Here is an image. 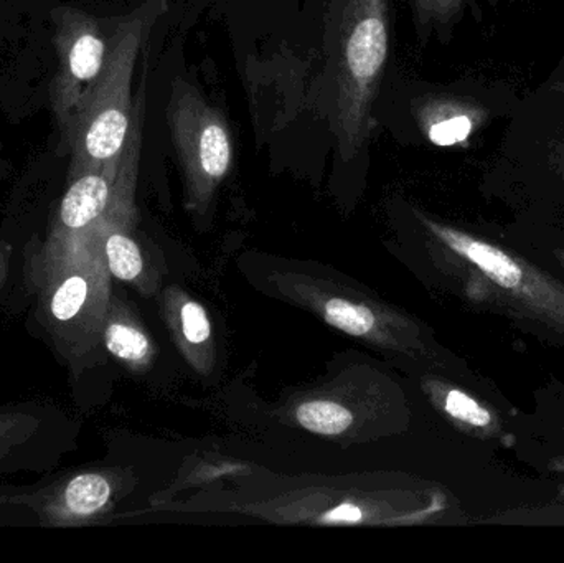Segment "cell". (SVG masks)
Wrapping results in <instances>:
<instances>
[{
	"instance_id": "cell-1",
	"label": "cell",
	"mask_w": 564,
	"mask_h": 563,
	"mask_svg": "<svg viewBox=\"0 0 564 563\" xmlns=\"http://www.w3.org/2000/svg\"><path fill=\"white\" fill-rule=\"evenodd\" d=\"M167 0H148L122 19L108 36V53L98 78L76 105L59 148L72 154V177L118 164L131 131L132 78L139 53Z\"/></svg>"
},
{
	"instance_id": "cell-10",
	"label": "cell",
	"mask_w": 564,
	"mask_h": 563,
	"mask_svg": "<svg viewBox=\"0 0 564 563\" xmlns=\"http://www.w3.org/2000/svg\"><path fill=\"white\" fill-rule=\"evenodd\" d=\"M297 422L317 435H340L354 422V416L340 403L308 402L299 407Z\"/></svg>"
},
{
	"instance_id": "cell-4",
	"label": "cell",
	"mask_w": 564,
	"mask_h": 563,
	"mask_svg": "<svg viewBox=\"0 0 564 563\" xmlns=\"http://www.w3.org/2000/svg\"><path fill=\"white\" fill-rule=\"evenodd\" d=\"M167 124L188 185L204 197L224 181L234 162L227 119L194 85L175 78L167 105Z\"/></svg>"
},
{
	"instance_id": "cell-16",
	"label": "cell",
	"mask_w": 564,
	"mask_h": 563,
	"mask_svg": "<svg viewBox=\"0 0 564 563\" xmlns=\"http://www.w3.org/2000/svg\"><path fill=\"white\" fill-rule=\"evenodd\" d=\"M182 329L187 340L194 344L205 343L210 337V323L200 304L191 301L182 307Z\"/></svg>"
},
{
	"instance_id": "cell-8",
	"label": "cell",
	"mask_w": 564,
	"mask_h": 563,
	"mask_svg": "<svg viewBox=\"0 0 564 563\" xmlns=\"http://www.w3.org/2000/svg\"><path fill=\"white\" fill-rule=\"evenodd\" d=\"M91 297V281L86 271L72 264V258L62 261L58 274L50 286V314L58 326H73L85 313L86 304Z\"/></svg>"
},
{
	"instance_id": "cell-3",
	"label": "cell",
	"mask_w": 564,
	"mask_h": 563,
	"mask_svg": "<svg viewBox=\"0 0 564 563\" xmlns=\"http://www.w3.org/2000/svg\"><path fill=\"white\" fill-rule=\"evenodd\" d=\"M474 273L479 300L494 311L564 340V283L519 255L446 225L426 221Z\"/></svg>"
},
{
	"instance_id": "cell-6",
	"label": "cell",
	"mask_w": 564,
	"mask_h": 563,
	"mask_svg": "<svg viewBox=\"0 0 564 563\" xmlns=\"http://www.w3.org/2000/svg\"><path fill=\"white\" fill-rule=\"evenodd\" d=\"M118 171L119 162L76 175L59 205V228L63 235L83 234L105 215L111 202Z\"/></svg>"
},
{
	"instance_id": "cell-11",
	"label": "cell",
	"mask_w": 564,
	"mask_h": 563,
	"mask_svg": "<svg viewBox=\"0 0 564 563\" xmlns=\"http://www.w3.org/2000/svg\"><path fill=\"white\" fill-rule=\"evenodd\" d=\"M106 260H108L109 271L118 280L132 281L141 274L142 257L138 245L126 237V235H108L105 243Z\"/></svg>"
},
{
	"instance_id": "cell-15",
	"label": "cell",
	"mask_w": 564,
	"mask_h": 563,
	"mask_svg": "<svg viewBox=\"0 0 564 563\" xmlns=\"http://www.w3.org/2000/svg\"><path fill=\"white\" fill-rule=\"evenodd\" d=\"M470 0H411L420 30L434 29L453 22Z\"/></svg>"
},
{
	"instance_id": "cell-5",
	"label": "cell",
	"mask_w": 564,
	"mask_h": 563,
	"mask_svg": "<svg viewBox=\"0 0 564 563\" xmlns=\"http://www.w3.org/2000/svg\"><path fill=\"white\" fill-rule=\"evenodd\" d=\"M58 69L50 86V102L59 138L68 131L73 112L86 89L98 78L108 53L101 23L85 10L58 7L52 13Z\"/></svg>"
},
{
	"instance_id": "cell-2",
	"label": "cell",
	"mask_w": 564,
	"mask_h": 563,
	"mask_svg": "<svg viewBox=\"0 0 564 563\" xmlns=\"http://www.w3.org/2000/svg\"><path fill=\"white\" fill-rule=\"evenodd\" d=\"M328 68L335 88L334 128L345 159L367 144L373 106L390 53V0H330Z\"/></svg>"
},
{
	"instance_id": "cell-20",
	"label": "cell",
	"mask_w": 564,
	"mask_h": 563,
	"mask_svg": "<svg viewBox=\"0 0 564 563\" xmlns=\"http://www.w3.org/2000/svg\"><path fill=\"white\" fill-rule=\"evenodd\" d=\"M563 263H564V257H563Z\"/></svg>"
},
{
	"instance_id": "cell-7",
	"label": "cell",
	"mask_w": 564,
	"mask_h": 563,
	"mask_svg": "<svg viewBox=\"0 0 564 563\" xmlns=\"http://www.w3.org/2000/svg\"><path fill=\"white\" fill-rule=\"evenodd\" d=\"M417 124L440 148L464 144L489 119L486 108L459 98H427L417 106Z\"/></svg>"
},
{
	"instance_id": "cell-14",
	"label": "cell",
	"mask_w": 564,
	"mask_h": 563,
	"mask_svg": "<svg viewBox=\"0 0 564 563\" xmlns=\"http://www.w3.org/2000/svg\"><path fill=\"white\" fill-rule=\"evenodd\" d=\"M444 410L449 413L453 419L466 423L470 429L489 430L496 426V419L492 413L480 405L476 399L460 392V390H449L444 397Z\"/></svg>"
},
{
	"instance_id": "cell-18",
	"label": "cell",
	"mask_w": 564,
	"mask_h": 563,
	"mask_svg": "<svg viewBox=\"0 0 564 563\" xmlns=\"http://www.w3.org/2000/svg\"><path fill=\"white\" fill-rule=\"evenodd\" d=\"M553 162H555L556 171H558L564 178V134L562 139L556 142L555 148H553Z\"/></svg>"
},
{
	"instance_id": "cell-19",
	"label": "cell",
	"mask_w": 564,
	"mask_h": 563,
	"mask_svg": "<svg viewBox=\"0 0 564 563\" xmlns=\"http://www.w3.org/2000/svg\"><path fill=\"white\" fill-rule=\"evenodd\" d=\"M560 501L564 502V486L562 488V491H560Z\"/></svg>"
},
{
	"instance_id": "cell-12",
	"label": "cell",
	"mask_w": 564,
	"mask_h": 563,
	"mask_svg": "<svg viewBox=\"0 0 564 563\" xmlns=\"http://www.w3.org/2000/svg\"><path fill=\"white\" fill-rule=\"evenodd\" d=\"M325 320L330 326L357 337L367 336L377 323L375 314L368 307L338 297L325 304Z\"/></svg>"
},
{
	"instance_id": "cell-9",
	"label": "cell",
	"mask_w": 564,
	"mask_h": 563,
	"mask_svg": "<svg viewBox=\"0 0 564 563\" xmlns=\"http://www.w3.org/2000/svg\"><path fill=\"white\" fill-rule=\"evenodd\" d=\"M63 498L69 515L86 518L108 505L111 498V486L101 475L86 473L69 481Z\"/></svg>"
},
{
	"instance_id": "cell-13",
	"label": "cell",
	"mask_w": 564,
	"mask_h": 563,
	"mask_svg": "<svg viewBox=\"0 0 564 563\" xmlns=\"http://www.w3.org/2000/svg\"><path fill=\"white\" fill-rule=\"evenodd\" d=\"M105 343L112 356L126 362H141L151 350L148 337L128 324L115 323L108 326Z\"/></svg>"
},
{
	"instance_id": "cell-17",
	"label": "cell",
	"mask_w": 564,
	"mask_h": 563,
	"mask_svg": "<svg viewBox=\"0 0 564 563\" xmlns=\"http://www.w3.org/2000/svg\"><path fill=\"white\" fill-rule=\"evenodd\" d=\"M364 515H361L360 509L357 506L351 505H341L338 508H335L334 511L325 515V521L327 522H358L361 521Z\"/></svg>"
}]
</instances>
